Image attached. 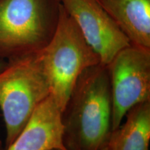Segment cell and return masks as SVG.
<instances>
[{"label": "cell", "instance_id": "30bf717a", "mask_svg": "<svg viewBox=\"0 0 150 150\" xmlns=\"http://www.w3.org/2000/svg\"><path fill=\"white\" fill-rule=\"evenodd\" d=\"M5 62H2V61H0V70L3 68V67L5 65Z\"/></svg>", "mask_w": 150, "mask_h": 150}, {"label": "cell", "instance_id": "3957f363", "mask_svg": "<svg viewBox=\"0 0 150 150\" xmlns=\"http://www.w3.org/2000/svg\"><path fill=\"white\" fill-rule=\"evenodd\" d=\"M50 95L39 52L8 60L0 70V109L6 127V148Z\"/></svg>", "mask_w": 150, "mask_h": 150}, {"label": "cell", "instance_id": "52a82bcc", "mask_svg": "<svg viewBox=\"0 0 150 150\" xmlns=\"http://www.w3.org/2000/svg\"><path fill=\"white\" fill-rule=\"evenodd\" d=\"M5 150H67L63 144L62 111L51 95L38 106Z\"/></svg>", "mask_w": 150, "mask_h": 150}, {"label": "cell", "instance_id": "8fae6325", "mask_svg": "<svg viewBox=\"0 0 150 150\" xmlns=\"http://www.w3.org/2000/svg\"><path fill=\"white\" fill-rule=\"evenodd\" d=\"M101 150H110V149L107 147V146H106V147H105L104 148H103V149H101Z\"/></svg>", "mask_w": 150, "mask_h": 150}, {"label": "cell", "instance_id": "ba28073f", "mask_svg": "<svg viewBox=\"0 0 150 150\" xmlns=\"http://www.w3.org/2000/svg\"><path fill=\"white\" fill-rule=\"evenodd\" d=\"M131 45L150 49V0H99Z\"/></svg>", "mask_w": 150, "mask_h": 150}, {"label": "cell", "instance_id": "5b68a950", "mask_svg": "<svg viewBox=\"0 0 150 150\" xmlns=\"http://www.w3.org/2000/svg\"><path fill=\"white\" fill-rule=\"evenodd\" d=\"M112 98V131L118 128L127 112L150 100V49L130 44L107 65Z\"/></svg>", "mask_w": 150, "mask_h": 150}, {"label": "cell", "instance_id": "7c38bea8", "mask_svg": "<svg viewBox=\"0 0 150 150\" xmlns=\"http://www.w3.org/2000/svg\"><path fill=\"white\" fill-rule=\"evenodd\" d=\"M0 150H2V148H1V140H0Z\"/></svg>", "mask_w": 150, "mask_h": 150}, {"label": "cell", "instance_id": "6da1fadb", "mask_svg": "<svg viewBox=\"0 0 150 150\" xmlns=\"http://www.w3.org/2000/svg\"><path fill=\"white\" fill-rule=\"evenodd\" d=\"M67 150H101L112 133V98L107 67L99 63L78 78L62 112Z\"/></svg>", "mask_w": 150, "mask_h": 150}, {"label": "cell", "instance_id": "7a4b0ae2", "mask_svg": "<svg viewBox=\"0 0 150 150\" xmlns=\"http://www.w3.org/2000/svg\"><path fill=\"white\" fill-rule=\"evenodd\" d=\"M61 0H0V59L40 52L51 40Z\"/></svg>", "mask_w": 150, "mask_h": 150}, {"label": "cell", "instance_id": "9c48e42d", "mask_svg": "<svg viewBox=\"0 0 150 150\" xmlns=\"http://www.w3.org/2000/svg\"><path fill=\"white\" fill-rule=\"evenodd\" d=\"M125 117L124 124L112 131L107 147L110 150H149L150 100L134 106Z\"/></svg>", "mask_w": 150, "mask_h": 150}, {"label": "cell", "instance_id": "277c9868", "mask_svg": "<svg viewBox=\"0 0 150 150\" xmlns=\"http://www.w3.org/2000/svg\"><path fill=\"white\" fill-rule=\"evenodd\" d=\"M39 56L50 83V95L62 112L81 74L101 63L99 56L62 4L55 33Z\"/></svg>", "mask_w": 150, "mask_h": 150}, {"label": "cell", "instance_id": "8992f818", "mask_svg": "<svg viewBox=\"0 0 150 150\" xmlns=\"http://www.w3.org/2000/svg\"><path fill=\"white\" fill-rule=\"evenodd\" d=\"M86 40L107 65L118 52L131 44L99 0H61Z\"/></svg>", "mask_w": 150, "mask_h": 150}]
</instances>
